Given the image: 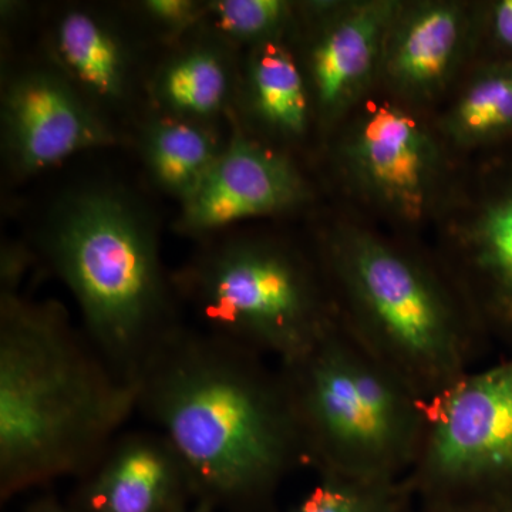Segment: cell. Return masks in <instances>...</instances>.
I'll return each instance as SVG.
<instances>
[{
  "label": "cell",
  "instance_id": "6da1fadb",
  "mask_svg": "<svg viewBox=\"0 0 512 512\" xmlns=\"http://www.w3.org/2000/svg\"><path fill=\"white\" fill-rule=\"evenodd\" d=\"M137 413L173 444L195 498L228 512H275L286 477L303 467L278 366L208 330L180 325L147 357Z\"/></svg>",
  "mask_w": 512,
  "mask_h": 512
},
{
  "label": "cell",
  "instance_id": "7a4b0ae2",
  "mask_svg": "<svg viewBox=\"0 0 512 512\" xmlns=\"http://www.w3.org/2000/svg\"><path fill=\"white\" fill-rule=\"evenodd\" d=\"M137 413L62 303L0 292V500L82 478Z\"/></svg>",
  "mask_w": 512,
  "mask_h": 512
},
{
  "label": "cell",
  "instance_id": "3957f363",
  "mask_svg": "<svg viewBox=\"0 0 512 512\" xmlns=\"http://www.w3.org/2000/svg\"><path fill=\"white\" fill-rule=\"evenodd\" d=\"M312 247L340 326L421 402L474 369L487 339L433 249L350 218Z\"/></svg>",
  "mask_w": 512,
  "mask_h": 512
},
{
  "label": "cell",
  "instance_id": "277c9868",
  "mask_svg": "<svg viewBox=\"0 0 512 512\" xmlns=\"http://www.w3.org/2000/svg\"><path fill=\"white\" fill-rule=\"evenodd\" d=\"M40 244L79 306L83 332L134 386L147 357L181 325L154 224L120 190L82 188L59 202Z\"/></svg>",
  "mask_w": 512,
  "mask_h": 512
},
{
  "label": "cell",
  "instance_id": "5b68a950",
  "mask_svg": "<svg viewBox=\"0 0 512 512\" xmlns=\"http://www.w3.org/2000/svg\"><path fill=\"white\" fill-rule=\"evenodd\" d=\"M303 467L318 478L400 480L412 470L427 404L336 322L312 346L276 363Z\"/></svg>",
  "mask_w": 512,
  "mask_h": 512
},
{
  "label": "cell",
  "instance_id": "8992f818",
  "mask_svg": "<svg viewBox=\"0 0 512 512\" xmlns=\"http://www.w3.org/2000/svg\"><path fill=\"white\" fill-rule=\"evenodd\" d=\"M173 279L202 329L275 363L306 352L338 322L315 249L276 235L212 242Z\"/></svg>",
  "mask_w": 512,
  "mask_h": 512
},
{
  "label": "cell",
  "instance_id": "52a82bcc",
  "mask_svg": "<svg viewBox=\"0 0 512 512\" xmlns=\"http://www.w3.org/2000/svg\"><path fill=\"white\" fill-rule=\"evenodd\" d=\"M329 137L346 194L392 227H433L461 165L427 111L376 92Z\"/></svg>",
  "mask_w": 512,
  "mask_h": 512
},
{
  "label": "cell",
  "instance_id": "ba28073f",
  "mask_svg": "<svg viewBox=\"0 0 512 512\" xmlns=\"http://www.w3.org/2000/svg\"><path fill=\"white\" fill-rule=\"evenodd\" d=\"M406 478L419 504L512 510V353L471 370L427 404L423 440Z\"/></svg>",
  "mask_w": 512,
  "mask_h": 512
},
{
  "label": "cell",
  "instance_id": "9c48e42d",
  "mask_svg": "<svg viewBox=\"0 0 512 512\" xmlns=\"http://www.w3.org/2000/svg\"><path fill=\"white\" fill-rule=\"evenodd\" d=\"M433 228L431 249L485 339L512 353V153L461 168Z\"/></svg>",
  "mask_w": 512,
  "mask_h": 512
},
{
  "label": "cell",
  "instance_id": "30bf717a",
  "mask_svg": "<svg viewBox=\"0 0 512 512\" xmlns=\"http://www.w3.org/2000/svg\"><path fill=\"white\" fill-rule=\"evenodd\" d=\"M403 0H319L299 5L298 56L315 123L330 134L377 90L387 32Z\"/></svg>",
  "mask_w": 512,
  "mask_h": 512
},
{
  "label": "cell",
  "instance_id": "8fae6325",
  "mask_svg": "<svg viewBox=\"0 0 512 512\" xmlns=\"http://www.w3.org/2000/svg\"><path fill=\"white\" fill-rule=\"evenodd\" d=\"M477 2L403 0L384 42L377 92L433 114L476 60Z\"/></svg>",
  "mask_w": 512,
  "mask_h": 512
},
{
  "label": "cell",
  "instance_id": "7c38bea8",
  "mask_svg": "<svg viewBox=\"0 0 512 512\" xmlns=\"http://www.w3.org/2000/svg\"><path fill=\"white\" fill-rule=\"evenodd\" d=\"M312 198V185L291 156L237 130L183 202L177 229L188 237H210L237 222L301 210Z\"/></svg>",
  "mask_w": 512,
  "mask_h": 512
},
{
  "label": "cell",
  "instance_id": "4fadbf2b",
  "mask_svg": "<svg viewBox=\"0 0 512 512\" xmlns=\"http://www.w3.org/2000/svg\"><path fill=\"white\" fill-rule=\"evenodd\" d=\"M6 160L20 177L40 173L114 136L62 72L33 69L10 80L2 97Z\"/></svg>",
  "mask_w": 512,
  "mask_h": 512
},
{
  "label": "cell",
  "instance_id": "5bb4252c",
  "mask_svg": "<svg viewBox=\"0 0 512 512\" xmlns=\"http://www.w3.org/2000/svg\"><path fill=\"white\" fill-rule=\"evenodd\" d=\"M79 481L70 504L82 512H184L197 503L183 458L156 429L121 433Z\"/></svg>",
  "mask_w": 512,
  "mask_h": 512
},
{
  "label": "cell",
  "instance_id": "9a60e30c",
  "mask_svg": "<svg viewBox=\"0 0 512 512\" xmlns=\"http://www.w3.org/2000/svg\"><path fill=\"white\" fill-rule=\"evenodd\" d=\"M249 120L279 143L308 136L315 114L298 56L284 40L252 47L242 80Z\"/></svg>",
  "mask_w": 512,
  "mask_h": 512
},
{
  "label": "cell",
  "instance_id": "2e32d148",
  "mask_svg": "<svg viewBox=\"0 0 512 512\" xmlns=\"http://www.w3.org/2000/svg\"><path fill=\"white\" fill-rule=\"evenodd\" d=\"M434 123L457 156L512 146V62L474 64Z\"/></svg>",
  "mask_w": 512,
  "mask_h": 512
},
{
  "label": "cell",
  "instance_id": "e0dca14e",
  "mask_svg": "<svg viewBox=\"0 0 512 512\" xmlns=\"http://www.w3.org/2000/svg\"><path fill=\"white\" fill-rule=\"evenodd\" d=\"M53 46L64 76L77 89L103 103L126 96L130 60L106 22L86 10H70L57 23Z\"/></svg>",
  "mask_w": 512,
  "mask_h": 512
},
{
  "label": "cell",
  "instance_id": "ac0fdd59",
  "mask_svg": "<svg viewBox=\"0 0 512 512\" xmlns=\"http://www.w3.org/2000/svg\"><path fill=\"white\" fill-rule=\"evenodd\" d=\"M234 94V72L227 55L211 45L178 53L161 67L153 96L165 116L197 121L217 116Z\"/></svg>",
  "mask_w": 512,
  "mask_h": 512
},
{
  "label": "cell",
  "instance_id": "d6986e66",
  "mask_svg": "<svg viewBox=\"0 0 512 512\" xmlns=\"http://www.w3.org/2000/svg\"><path fill=\"white\" fill-rule=\"evenodd\" d=\"M224 146L204 124L165 116L147 127L143 156L154 183L185 202L217 163Z\"/></svg>",
  "mask_w": 512,
  "mask_h": 512
},
{
  "label": "cell",
  "instance_id": "ffe728a7",
  "mask_svg": "<svg viewBox=\"0 0 512 512\" xmlns=\"http://www.w3.org/2000/svg\"><path fill=\"white\" fill-rule=\"evenodd\" d=\"M416 495L407 478L353 481L319 478L288 512H413Z\"/></svg>",
  "mask_w": 512,
  "mask_h": 512
},
{
  "label": "cell",
  "instance_id": "44dd1931",
  "mask_svg": "<svg viewBox=\"0 0 512 512\" xmlns=\"http://www.w3.org/2000/svg\"><path fill=\"white\" fill-rule=\"evenodd\" d=\"M205 10L224 37L251 49L285 40L299 23V6L288 0H217Z\"/></svg>",
  "mask_w": 512,
  "mask_h": 512
},
{
  "label": "cell",
  "instance_id": "7402d4cb",
  "mask_svg": "<svg viewBox=\"0 0 512 512\" xmlns=\"http://www.w3.org/2000/svg\"><path fill=\"white\" fill-rule=\"evenodd\" d=\"M485 62H512V0L477 2L474 64Z\"/></svg>",
  "mask_w": 512,
  "mask_h": 512
},
{
  "label": "cell",
  "instance_id": "603a6c76",
  "mask_svg": "<svg viewBox=\"0 0 512 512\" xmlns=\"http://www.w3.org/2000/svg\"><path fill=\"white\" fill-rule=\"evenodd\" d=\"M141 8L154 25L174 32L188 28L200 19L201 10L204 9L191 0H147L141 3Z\"/></svg>",
  "mask_w": 512,
  "mask_h": 512
},
{
  "label": "cell",
  "instance_id": "cb8c5ba5",
  "mask_svg": "<svg viewBox=\"0 0 512 512\" xmlns=\"http://www.w3.org/2000/svg\"><path fill=\"white\" fill-rule=\"evenodd\" d=\"M419 512H512L510 508L478 504H419Z\"/></svg>",
  "mask_w": 512,
  "mask_h": 512
},
{
  "label": "cell",
  "instance_id": "d4e9b609",
  "mask_svg": "<svg viewBox=\"0 0 512 512\" xmlns=\"http://www.w3.org/2000/svg\"><path fill=\"white\" fill-rule=\"evenodd\" d=\"M26 512H82L72 504L63 505L53 497H43L29 505Z\"/></svg>",
  "mask_w": 512,
  "mask_h": 512
},
{
  "label": "cell",
  "instance_id": "484cf974",
  "mask_svg": "<svg viewBox=\"0 0 512 512\" xmlns=\"http://www.w3.org/2000/svg\"><path fill=\"white\" fill-rule=\"evenodd\" d=\"M184 512H215V510L210 504L197 501V503L192 504L191 507L187 508Z\"/></svg>",
  "mask_w": 512,
  "mask_h": 512
}]
</instances>
